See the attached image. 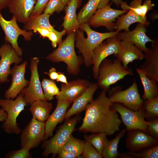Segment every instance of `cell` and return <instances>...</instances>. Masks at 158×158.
<instances>
[{
    "label": "cell",
    "mask_w": 158,
    "mask_h": 158,
    "mask_svg": "<svg viewBox=\"0 0 158 158\" xmlns=\"http://www.w3.org/2000/svg\"><path fill=\"white\" fill-rule=\"evenodd\" d=\"M102 90L98 96L87 104L82 125L81 132L103 133L112 135L119 130L121 121L117 112L111 108L112 103Z\"/></svg>",
    "instance_id": "6da1fadb"
},
{
    "label": "cell",
    "mask_w": 158,
    "mask_h": 158,
    "mask_svg": "<svg viewBox=\"0 0 158 158\" xmlns=\"http://www.w3.org/2000/svg\"><path fill=\"white\" fill-rule=\"evenodd\" d=\"M79 29L85 31L87 37H85L83 31L78 30L75 32V46L82 54L83 63L87 68L92 66L91 60L94 51L107 39L116 36L118 31L100 33L91 28L87 23L80 25Z\"/></svg>",
    "instance_id": "7a4b0ae2"
},
{
    "label": "cell",
    "mask_w": 158,
    "mask_h": 158,
    "mask_svg": "<svg viewBox=\"0 0 158 158\" xmlns=\"http://www.w3.org/2000/svg\"><path fill=\"white\" fill-rule=\"evenodd\" d=\"M75 32H71L65 40L59 44L58 48L46 57L53 62H63L67 66L69 74L76 75L78 74L80 66L83 63V59L77 56L75 50Z\"/></svg>",
    "instance_id": "3957f363"
},
{
    "label": "cell",
    "mask_w": 158,
    "mask_h": 158,
    "mask_svg": "<svg viewBox=\"0 0 158 158\" xmlns=\"http://www.w3.org/2000/svg\"><path fill=\"white\" fill-rule=\"evenodd\" d=\"M97 84L98 87L106 92L110 86L127 75H133L130 69L126 68L121 61L116 58L113 60L106 58L100 63L98 69Z\"/></svg>",
    "instance_id": "277c9868"
},
{
    "label": "cell",
    "mask_w": 158,
    "mask_h": 158,
    "mask_svg": "<svg viewBox=\"0 0 158 158\" xmlns=\"http://www.w3.org/2000/svg\"><path fill=\"white\" fill-rule=\"evenodd\" d=\"M81 118L80 116L77 114L74 117L66 119L52 138L43 141L42 146L44 150L42 156L47 157L51 154L52 157H55L75 130Z\"/></svg>",
    "instance_id": "5b68a950"
},
{
    "label": "cell",
    "mask_w": 158,
    "mask_h": 158,
    "mask_svg": "<svg viewBox=\"0 0 158 158\" xmlns=\"http://www.w3.org/2000/svg\"><path fill=\"white\" fill-rule=\"evenodd\" d=\"M28 104L23 94L21 92L14 100L0 99V106L7 114V118L2 125V128L6 133L16 134L20 133L21 130L16 122L17 118Z\"/></svg>",
    "instance_id": "8992f818"
},
{
    "label": "cell",
    "mask_w": 158,
    "mask_h": 158,
    "mask_svg": "<svg viewBox=\"0 0 158 158\" xmlns=\"http://www.w3.org/2000/svg\"><path fill=\"white\" fill-rule=\"evenodd\" d=\"M108 98L112 103L121 104L134 111L142 107L143 100L140 97L135 79L132 84L125 90H122L119 87L113 88L109 92Z\"/></svg>",
    "instance_id": "52a82bcc"
},
{
    "label": "cell",
    "mask_w": 158,
    "mask_h": 158,
    "mask_svg": "<svg viewBox=\"0 0 158 158\" xmlns=\"http://www.w3.org/2000/svg\"><path fill=\"white\" fill-rule=\"evenodd\" d=\"M111 108L120 114L121 121L126 126V131L139 129L149 134L147 129V121L145 119V112L142 107L137 111H134L121 104L114 102L112 103Z\"/></svg>",
    "instance_id": "ba28073f"
},
{
    "label": "cell",
    "mask_w": 158,
    "mask_h": 158,
    "mask_svg": "<svg viewBox=\"0 0 158 158\" xmlns=\"http://www.w3.org/2000/svg\"><path fill=\"white\" fill-rule=\"evenodd\" d=\"M17 22L13 16L9 20H6L0 12V25L5 34L4 40L6 42L10 43L18 55L20 56L23 50L18 44V37L20 35H22L25 40L29 41L31 40L34 32L32 30L27 31L21 29Z\"/></svg>",
    "instance_id": "9c48e42d"
},
{
    "label": "cell",
    "mask_w": 158,
    "mask_h": 158,
    "mask_svg": "<svg viewBox=\"0 0 158 158\" xmlns=\"http://www.w3.org/2000/svg\"><path fill=\"white\" fill-rule=\"evenodd\" d=\"M45 122L32 118L21 132V146L30 149L36 147L45 140Z\"/></svg>",
    "instance_id": "30bf717a"
},
{
    "label": "cell",
    "mask_w": 158,
    "mask_h": 158,
    "mask_svg": "<svg viewBox=\"0 0 158 158\" xmlns=\"http://www.w3.org/2000/svg\"><path fill=\"white\" fill-rule=\"evenodd\" d=\"M39 62V58L38 57L31 59L30 80L28 86L24 88L21 92L23 94L27 102L30 105L36 100H46L43 93L38 71V65Z\"/></svg>",
    "instance_id": "8fae6325"
},
{
    "label": "cell",
    "mask_w": 158,
    "mask_h": 158,
    "mask_svg": "<svg viewBox=\"0 0 158 158\" xmlns=\"http://www.w3.org/2000/svg\"><path fill=\"white\" fill-rule=\"evenodd\" d=\"M103 42L94 51L91 64L94 78L97 79L98 69L102 61L110 55L117 54L118 51L121 40L116 36L108 38Z\"/></svg>",
    "instance_id": "7c38bea8"
},
{
    "label": "cell",
    "mask_w": 158,
    "mask_h": 158,
    "mask_svg": "<svg viewBox=\"0 0 158 158\" xmlns=\"http://www.w3.org/2000/svg\"><path fill=\"white\" fill-rule=\"evenodd\" d=\"M111 4L104 7L97 9L87 23L89 25L93 27L101 26L106 27L109 30L114 29L116 19L127 12L128 10H119L111 7Z\"/></svg>",
    "instance_id": "4fadbf2b"
},
{
    "label": "cell",
    "mask_w": 158,
    "mask_h": 158,
    "mask_svg": "<svg viewBox=\"0 0 158 158\" xmlns=\"http://www.w3.org/2000/svg\"><path fill=\"white\" fill-rule=\"evenodd\" d=\"M126 147L130 151L136 152L157 145V138L139 129L127 131Z\"/></svg>",
    "instance_id": "5bb4252c"
},
{
    "label": "cell",
    "mask_w": 158,
    "mask_h": 158,
    "mask_svg": "<svg viewBox=\"0 0 158 158\" xmlns=\"http://www.w3.org/2000/svg\"><path fill=\"white\" fill-rule=\"evenodd\" d=\"M0 53L1 83L9 81L8 78L10 74L11 64H18L23 61V59L18 55L11 45L6 42L0 48Z\"/></svg>",
    "instance_id": "9a60e30c"
},
{
    "label": "cell",
    "mask_w": 158,
    "mask_h": 158,
    "mask_svg": "<svg viewBox=\"0 0 158 158\" xmlns=\"http://www.w3.org/2000/svg\"><path fill=\"white\" fill-rule=\"evenodd\" d=\"M27 64L25 61L19 65L15 64L11 69L10 74L12 78V83L9 89L5 92L4 96L6 99H13L28 85L29 81L25 78Z\"/></svg>",
    "instance_id": "2e32d148"
},
{
    "label": "cell",
    "mask_w": 158,
    "mask_h": 158,
    "mask_svg": "<svg viewBox=\"0 0 158 158\" xmlns=\"http://www.w3.org/2000/svg\"><path fill=\"white\" fill-rule=\"evenodd\" d=\"M90 83L87 80L80 79L69 81L67 84L63 83L59 93L56 98L57 100L73 102L84 92Z\"/></svg>",
    "instance_id": "e0dca14e"
},
{
    "label": "cell",
    "mask_w": 158,
    "mask_h": 158,
    "mask_svg": "<svg viewBox=\"0 0 158 158\" xmlns=\"http://www.w3.org/2000/svg\"><path fill=\"white\" fill-rule=\"evenodd\" d=\"M147 26L145 24L138 23L136 28L133 30L125 31L122 33L119 32L117 36L121 40H126L130 42L145 52L148 49L146 47V44L148 42L152 43L154 42V40L146 34Z\"/></svg>",
    "instance_id": "ac0fdd59"
},
{
    "label": "cell",
    "mask_w": 158,
    "mask_h": 158,
    "mask_svg": "<svg viewBox=\"0 0 158 158\" xmlns=\"http://www.w3.org/2000/svg\"><path fill=\"white\" fill-rule=\"evenodd\" d=\"M145 61L138 68L147 76L158 81V40L156 39L152 43V47L144 52Z\"/></svg>",
    "instance_id": "d6986e66"
},
{
    "label": "cell",
    "mask_w": 158,
    "mask_h": 158,
    "mask_svg": "<svg viewBox=\"0 0 158 158\" xmlns=\"http://www.w3.org/2000/svg\"><path fill=\"white\" fill-rule=\"evenodd\" d=\"M121 62L123 66L128 68V64L135 60L144 59V53L130 42L126 40H121L118 53L114 54Z\"/></svg>",
    "instance_id": "ffe728a7"
},
{
    "label": "cell",
    "mask_w": 158,
    "mask_h": 158,
    "mask_svg": "<svg viewBox=\"0 0 158 158\" xmlns=\"http://www.w3.org/2000/svg\"><path fill=\"white\" fill-rule=\"evenodd\" d=\"M35 3V0H10L7 7L17 21L24 24L30 17Z\"/></svg>",
    "instance_id": "44dd1931"
},
{
    "label": "cell",
    "mask_w": 158,
    "mask_h": 158,
    "mask_svg": "<svg viewBox=\"0 0 158 158\" xmlns=\"http://www.w3.org/2000/svg\"><path fill=\"white\" fill-rule=\"evenodd\" d=\"M72 102L57 100L56 107L45 122V139L53 136V131L56 125L63 119L68 108Z\"/></svg>",
    "instance_id": "7402d4cb"
},
{
    "label": "cell",
    "mask_w": 158,
    "mask_h": 158,
    "mask_svg": "<svg viewBox=\"0 0 158 158\" xmlns=\"http://www.w3.org/2000/svg\"><path fill=\"white\" fill-rule=\"evenodd\" d=\"M97 83H90L84 92L73 102L71 107L67 111L64 119H68L75 115L78 114L85 110L88 103L93 99L94 93L98 89Z\"/></svg>",
    "instance_id": "603a6c76"
},
{
    "label": "cell",
    "mask_w": 158,
    "mask_h": 158,
    "mask_svg": "<svg viewBox=\"0 0 158 158\" xmlns=\"http://www.w3.org/2000/svg\"><path fill=\"white\" fill-rule=\"evenodd\" d=\"M50 15L43 13L29 18L25 23L23 29L27 31L32 30L36 28H44L50 31H54L57 33L62 40V36L67 32L64 29L62 31L59 32L56 30L50 23L49 18Z\"/></svg>",
    "instance_id": "cb8c5ba5"
},
{
    "label": "cell",
    "mask_w": 158,
    "mask_h": 158,
    "mask_svg": "<svg viewBox=\"0 0 158 158\" xmlns=\"http://www.w3.org/2000/svg\"><path fill=\"white\" fill-rule=\"evenodd\" d=\"M79 1L72 0L67 4L65 8V15L62 25L69 33L76 32L79 28L80 25L76 13Z\"/></svg>",
    "instance_id": "d4e9b609"
},
{
    "label": "cell",
    "mask_w": 158,
    "mask_h": 158,
    "mask_svg": "<svg viewBox=\"0 0 158 158\" xmlns=\"http://www.w3.org/2000/svg\"><path fill=\"white\" fill-rule=\"evenodd\" d=\"M30 105L29 110L32 118L43 122L48 118L53 108L52 104L46 100H36L31 103Z\"/></svg>",
    "instance_id": "484cf974"
},
{
    "label": "cell",
    "mask_w": 158,
    "mask_h": 158,
    "mask_svg": "<svg viewBox=\"0 0 158 158\" xmlns=\"http://www.w3.org/2000/svg\"><path fill=\"white\" fill-rule=\"evenodd\" d=\"M136 70L143 87L144 93L142 99L143 100H148L158 96V81L148 77L145 73L138 68H136Z\"/></svg>",
    "instance_id": "4316f807"
},
{
    "label": "cell",
    "mask_w": 158,
    "mask_h": 158,
    "mask_svg": "<svg viewBox=\"0 0 158 158\" xmlns=\"http://www.w3.org/2000/svg\"><path fill=\"white\" fill-rule=\"evenodd\" d=\"M136 22L144 23L147 26L150 24L145 22L135 11L130 9L126 14H123L117 18L114 29L119 32L123 30L128 31L130 25Z\"/></svg>",
    "instance_id": "83f0119b"
},
{
    "label": "cell",
    "mask_w": 158,
    "mask_h": 158,
    "mask_svg": "<svg viewBox=\"0 0 158 158\" xmlns=\"http://www.w3.org/2000/svg\"><path fill=\"white\" fill-rule=\"evenodd\" d=\"M125 129L122 130L113 139L106 141L102 153L103 157L104 158H117L119 153L118 147L120 139L125 135L126 132Z\"/></svg>",
    "instance_id": "f1b7e54d"
},
{
    "label": "cell",
    "mask_w": 158,
    "mask_h": 158,
    "mask_svg": "<svg viewBox=\"0 0 158 158\" xmlns=\"http://www.w3.org/2000/svg\"><path fill=\"white\" fill-rule=\"evenodd\" d=\"M97 8L95 0H89L79 12L77 18L80 25L87 23Z\"/></svg>",
    "instance_id": "f546056e"
},
{
    "label": "cell",
    "mask_w": 158,
    "mask_h": 158,
    "mask_svg": "<svg viewBox=\"0 0 158 158\" xmlns=\"http://www.w3.org/2000/svg\"><path fill=\"white\" fill-rule=\"evenodd\" d=\"M107 135L105 133H95L90 135H85L84 138L85 141L92 145L102 154L106 141L107 139Z\"/></svg>",
    "instance_id": "4dcf8cb0"
},
{
    "label": "cell",
    "mask_w": 158,
    "mask_h": 158,
    "mask_svg": "<svg viewBox=\"0 0 158 158\" xmlns=\"http://www.w3.org/2000/svg\"><path fill=\"white\" fill-rule=\"evenodd\" d=\"M41 83L44 96L47 101L51 100L54 96L59 94V89L53 80L44 78Z\"/></svg>",
    "instance_id": "1f68e13d"
},
{
    "label": "cell",
    "mask_w": 158,
    "mask_h": 158,
    "mask_svg": "<svg viewBox=\"0 0 158 158\" xmlns=\"http://www.w3.org/2000/svg\"><path fill=\"white\" fill-rule=\"evenodd\" d=\"M142 108L145 114V118L153 119L158 116V96L143 101Z\"/></svg>",
    "instance_id": "d6a6232c"
},
{
    "label": "cell",
    "mask_w": 158,
    "mask_h": 158,
    "mask_svg": "<svg viewBox=\"0 0 158 158\" xmlns=\"http://www.w3.org/2000/svg\"><path fill=\"white\" fill-rule=\"evenodd\" d=\"M84 141L74 137L71 135L62 149L80 155L82 153Z\"/></svg>",
    "instance_id": "836d02e7"
},
{
    "label": "cell",
    "mask_w": 158,
    "mask_h": 158,
    "mask_svg": "<svg viewBox=\"0 0 158 158\" xmlns=\"http://www.w3.org/2000/svg\"><path fill=\"white\" fill-rule=\"evenodd\" d=\"M140 152L128 151L126 152L133 158H158V145L148 147L141 150Z\"/></svg>",
    "instance_id": "e575fe53"
},
{
    "label": "cell",
    "mask_w": 158,
    "mask_h": 158,
    "mask_svg": "<svg viewBox=\"0 0 158 158\" xmlns=\"http://www.w3.org/2000/svg\"><path fill=\"white\" fill-rule=\"evenodd\" d=\"M83 158H102V154L98 152L90 144L85 141L81 155Z\"/></svg>",
    "instance_id": "d590c367"
},
{
    "label": "cell",
    "mask_w": 158,
    "mask_h": 158,
    "mask_svg": "<svg viewBox=\"0 0 158 158\" xmlns=\"http://www.w3.org/2000/svg\"><path fill=\"white\" fill-rule=\"evenodd\" d=\"M65 6L61 0H49L44 10V13L51 15L54 12L59 13L63 9Z\"/></svg>",
    "instance_id": "8d00e7d4"
},
{
    "label": "cell",
    "mask_w": 158,
    "mask_h": 158,
    "mask_svg": "<svg viewBox=\"0 0 158 158\" xmlns=\"http://www.w3.org/2000/svg\"><path fill=\"white\" fill-rule=\"evenodd\" d=\"M30 149L26 147H22L20 150L10 151L5 157L8 158H31Z\"/></svg>",
    "instance_id": "74e56055"
},
{
    "label": "cell",
    "mask_w": 158,
    "mask_h": 158,
    "mask_svg": "<svg viewBox=\"0 0 158 158\" xmlns=\"http://www.w3.org/2000/svg\"><path fill=\"white\" fill-rule=\"evenodd\" d=\"M143 0H133L130 3V6H128L126 3L123 2L121 5L123 10L131 9L141 17V6Z\"/></svg>",
    "instance_id": "f35d334b"
},
{
    "label": "cell",
    "mask_w": 158,
    "mask_h": 158,
    "mask_svg": "<svg viewBox=\"0 0 158 158\" xmlns=\"http://www.w3.org/2000/svg\"><path fill=\"white\" fill-rule=\"evenodd\" d=\"M147 129L149 134L152 137L158 138V119L156 118L147 121Z\"/></svg>",
    "instance_id": "ab89813d"
},
{
    "label": "cell",
    "mask_w": 158,
    "mask_h": 158,
    "mask_svg": "<svg viewBox=\"0 0 158 158\" xmlns=\"http://www.w3.org/2000/svg\"><path fill=\"white\" fill-rule=\"evenodd\" d=\"M36 3L30 17L41 14L49 0H35Z\"/></svg>",
    "instance_id": "60d3db41"
},
{
    "label": "cell",
    "mask_w": 158,
    "mask_h": 158,
    "mask_svg": "<svg viewBox=\"0 0 158 158\" xmlns=\"http://www.w3.org/2000/svg\"><path fill=\"white\" fill-rule=\"evenodd\" d=\"M154 5L152 3L150 0H147L145 1L141 6V17L143 20L146 23H150L149 21L147 20L146 14L147 12L152 9L154 7Z\"/></svg>",
    "instance_id": "b9f144b4"
},
{
    "label": "cell",
    "mask_w": 158,
    "mask_h": 158,
    "mask_svg": "<svg viewBox=\"0 0 158 158\" xmlns=\"http://www.w3.org/2000/svg\"><path fill=\"white\" fill-rule=\"evenodd\" d=\"M48 38L51 41V44L53 47L56 48L57 45L62 41L58 35L55 32L50 31L49 36Z\"/></svg>",
    "instance_id": "7bdbcfd3"
},
{
    "label": "cell",
    "mask_w": 158,
    "mask_h": 158,
    "mask_svg": "<svg viewBox=\"0 0 158 158\" xmlns=\"http://www.w3.org/2000/svg\"><path fill=\"white\" fill-rule=\"evenodd\" d=\"M58 157L59 158H76L82 157L75 153L66 151L61 149L59 152Z\"/></svg>",
    "instance_id": "ee69618b"
},
{
    "label": "cell",
    "mask_w": 158,
    "mask_h": 158,
    "mask_svg": "<svg viewBox=\"0 0 158 158\" xmlns=\"http://www.w3.org/2000/svg\"><path fill=\"white\" fill-rule=\"evenodd\" d=\"M33 32H38L43 38L48 37L50 31L44 28H36L32 30Z\"/></svg>",
    "instance_id": "f6af8a7d"
},
{
    "label": "cell",
    "mask_w": 158,
    "mask_h": 158,
    "mask_svg": "<svg viewBox=\"0 0 158 158\" xmlns=\"http://www.w3.org/2000/svg\"><path fill=\"white\" fill-rule=\"evenodd\" d=\"M44 73L47 75L51 80H56L58 75V72L54 67H52L49 69V72H45Z\"/></svg>",
    "instance_id": "bcb514c9"
},
{
    "label": "cell",
    "mask_w": 158,
    "mask_h": 158,
    "mask_svg": "<svg viewBox=\"0 0 158 158\" xmlns=\"http://www.w3.org/2000/svg\"><path fill=\"white\" fill-rule=\"evenodd\" d=\"M58 75L56 80L57 82H62L63 83L67 84L68 82L67 81V78L66 76L63 73L58 72Z\"/></svg>",
    "instance_id": "7dc6e473"
},
{
    "label": "cell",
    "mask_w": 158,
    "mask_h": 158,
    "mask_svg": "<svg viewBox=\"0 0 158 158\" xmlns=\"http://www.w3.org/2000/svg\"><path fill=\"white\" fill-rule=\"evenodd\" d=\"M97 4V9L103 8L108 4L110 0H95Z\"/></svg>",
    "instance_id": "c3c4849f"
},
{
    "label": "cell",
    "mask_w": 158,
    "mask_h": 158,
    "mask_svg": "<svg viewBox=\"0 0 158 158\" xmlns=\"http://www.w3.org/2000/svg\"><path fill=\"white\" fill-rule=\"evenodd\" d=\"M7 117V112L2 108L0 109V122H4Z\"/></svg>",
    "instance_id": "681fc988"
},
{
    "label": "cell",
    "mask_w": 158,
    "mask_h": 158,
    "mask_svg": "<svg viewBox=\"0 0 158 158\" xmlns=\"http://www.w3.org/2000/svg\"><path fill=\"white\" fill-rule=\"evenodd\" d=\"M10 0H0V12L1 10L7 7Z\"/></svg>",
    "instance_id": "f907efd6"
},
{
    "label": "cell",
    "mask_w": 158,
    "mask_h": 158,
    "mask_svg": "<svg viewBox=\"0 0 158 158\" xmlns=\"http://www.w3.org/2000/svg\"><path fill=\"white\" fill-rule=\"evenodd\" d=\"M118 157L121 158H133V156L127 152L121 154H119Z\"/></svg>",
    "instance_id": "816d5d0a"
},
{
    "label": "cell",
    "mask_w": 158,
    "mask_h": 158,
    "mask_svg": "<svg viewBox=\"0 0 158 158\" xmlns=\"http://www.w3.org/2000/svg\"><path fill=\"white\" fill-rule=\"evenodd\" d=\"M111 1L117 6H119L123 2L122 0H111Z\"/></svg>",
    "instance_id": "f5cc1de1"
},
{
    "label": "cell",
    "mask_w": 158,
    "mask_h": 158,
    "mask_svg": "<svg viewBox=\"0 0 158 158\" xmlns=\"http://www.w3.org/2000/svg\"><path fill=\"white\" fill-rule=\"evenodd\" d=\"M71 0H61L62 3L65 6Z\"/></svg>",
    "instance_id": "db71d44e"
},
{
    "label": "cell",
    "mask_w": 158,
    "mask_h": 158,
    "mask_svg": "<svg viewBox=\"0 0 158 158\" xmlns=\"http://www.w3.org/2000/svg\"></svg>",
    "instance_id": "11a10c76"
}]
</instances>
